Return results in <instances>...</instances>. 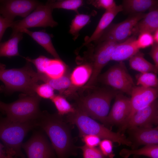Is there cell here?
<instances>
[{"mask_svg": "<svg viewBox=\"0 0 158 158\" xmlns=\"http://www.w3.org/2000/svg\"><path fill=\"white\" fill-rule=\"evenodd\" d=\"M37 124L49 137L57 158H67L75 154V147L69 129L61 116L41 112Z\"/></svg>", "mask_w": 158, "mask_h": 158, "instance_id": "1", "label": "cell"}, {"mask_svg": "<svg viewBox=\"0 0 158 158\" xmlns=\"http://www.w3.org/2000/svg\"><path fill=\"white\" fill-rule=\"evenodd\" d=\"M0 80L4 84L0 88L1 92L9 94L20 92L29 95H36L35 89L39 81L37 73L27 61L21 68L0 69Z\"/></svg>", "mask_w": 158, "mask_h": 158, "instance_id": "2", "label": "cell"}, {"mask_svg": "<svg viewBox=\"0 0 158 158\" xmlns=\"http://www.w3.org/2000/svg\"><path fill=\"white\" fill-rule=\"evenodd\" d=\"M37 126V120L20 122L10 120L0 114V140L6 153L25 158L21 150L23 140L27 133Z\"/></svg>", "mask_w": 158, "mask_h": 158, "instance_id": "3", "label": "cell"}, {"mask_svg": "<svg viewBox=\"0 0 158 158\" xmlns=\"http://www.w3.org/2000/svg\"><path fill=\"white\" fill-rule=\"evenodd\" d=\"M120 92L108 86L97 88L81 98L76 108L92 118L106 124L111 101Z\"/></svg>", "mask_w": 158, "mask_h": 158, "instance_id": "4", "label": "cell"}, {"mask_svg": "<svg viewBox=\"0 0 158 158\" xmlns=\"http://www.w3.org/2000/svg\"><path fill=\"white\" fill-rule=\"evenodd\" d=\"M67 121L75 125L79 131L80 135H87L97 136L100 138L110 140L119 145L131 146L132 142L119 133L112 131L98 123L84 112L76 108L75 111L68 114Z\"/></svg>", "mask_w": 158, "mask_h": 158, "instance_id": "5", "label": "cell"}, {"mask_svg": "<svg viewBox=\"0 0 158 158\" xmlns=\"http://www.w3.org/2000/svg\"><path fill=\"white\" fill-rule=\"evenodd\" d=\"M41 98L37 95H29L23 93L19 99L10 103L2 102L3 114L12 121L24 122L36 120L40 116L39 105Z\"/></svg>", "mask_w": 158, "mask_h": 158, "instance_id": "6", "label": "cell"}, {"mask_svg": "<svg viewBox=\"0 0 158 158\" xmlns=\"http://www.w3.org/2000/svg\"><path fill=\"white\" fill-rule=\"evenodd\" d=\"M98 80L107 86L130 96L135 86L123 62H119L110 67L99 76Z\"/></svg>", "mask_w": 158, "mask_h": 158, "instance_id": "7", "label": "cell"}, {"mask_svg": "<svg viewBox=\"0 0 158 158\" xmlns=\"http://www.w3.org/2000/svg\"><path fill=\"white\" fill-rule=\"evenodd\" d=\"M53 10L49 1L45 4L40 3L32 12L23 19L13 21L11 27L12 34L19 32L22 28L56 27L58 23L52 17Z\"/></svg>", "mask_w": 158, "mask_h": 158, "instance_id": "8", "label": "cell"}, {"mask_svg": "<svg viewBox=\"0 0 158 158\" xmlns=\"http://www.w3.org/2000/svg\"><path fill=\"white\" fill-rule=\"evenodd\" d=\"M97 43L98 45L91 56L92 73L88 82L82 88L84 90L94 88L102 68L111 61L113 53L118 44L110 40Z\"/></svg>", "mask_w": 158, "mask_h": 158, "instance_id": "9", "label": "cell"}, {"mask_svg": "<svg viewBox=\"0 0 158 158\" xmlns=\"http://www.w3.org/2000/svg\"><path fill=\"white\" fill-rule=\"evenodd\" d=\"M146 14L142 13L130 15L123 21L110 25L100 38L95 42L98 43L107 40H111L118 43L124 42L132 35L134 26Z\"/></svg>", "mask_w": 158, "mask_h": 158, "instance_id": "10", "label": "cell"}, {"mask_svg": "<svg viewBox=\"0 0 158 158\" xmlns=\"http://www.w3.org/2000/svg\"><path fill=\"white\" fill-rule=\"evenodd\" d=\"M40 3L35 0H0V14L13 22L16 16L26 17Z\"/></svg>", "mask_w": 158, "mask_h": 158, "instance_id": "11", "label": "cell"}, {"mask_svg": "<svg viewBox=\"0 0 158 158\" xmlns=\"http://www.w3.org/2000/svg\"><path fill=\"white\" fill-rule=\"evenodd\" d=\"M22 147L28 158H55L54 150L45 136L40 132H35Z\"/></svg>", "mask_w": 158, "mask_h": 158, "instance_id": "12", "label": "cell"}, {"mask_svg": "<svg viewBox=\"0 0 158 158\" xmlns=\"http://www.w3.org/2000/svg\"><path fill=\"white\" fill-rule=\"evenodd\" d=\"M24 58L34 65L37 73L50 78H60L68 72L67 66L60 59H51L43 55L34 59L29 57Z\"/></svg>", "mask_w": 158, "mask_h": 158, "instance_id": "13", "label": "cell"}, {"mask_svg": "<svg viewBox=\"0 0 158 158\" xmlns=\"http://www.w3.org/2000/svg\"><path fill=\"white\" fill-rule=\"evenodd\" d=\"M130 96V113L125 122L121 128L124 126L131 117L137 111L147 106L157 99L158 96V88L135 86Z\"/></svg>", "mask_w": 158, "mask_h": 158, "instance_id": "14", "label": "cell"}, {"mask_svg": "<svg viewBox=\"0 0 158 158\" xmlns=\"http://www.w3.org/2000/svg\"><path fill=\"white\" fill-rule=\"evenodd\" d=\"M158 122V102L157 99L146 107L135 112L126 124L121 128L120 131L128 128L140 127H152Z\"/></svg>", "mask_w": 158, "mask_h": 158, "instance_id": "15", "label": "cell"}, {"mask_svg": "<svg viewBox=\"0 0 158 158\" xmlns=\"http://www.w3.org/2000/svg\"><path fill=\"white\" fill-rule=\"evenodd\" d=\"M112 107L106 120V124L123 125L130 114V98L122 92L117 94Z\"/></svg>", "mask_w": 158, "mask_h": 158, "instance_id": "16", "label": "cell"}, {"mask_svg": "<svg viewBox=\"0 0 158 158\" xmlns=\"http://www.w3.org/2000/svg\"><path fill=\"white\" fill-rule=\"evenodd\" d=\"M92 71L91 63H84L76 66L70 74L71 86L63 94L66 97L69 96L79 88L83 87L89 80Z\"/></svg>", "mask_w": 158, "mask_h": 158, "instance_id": "17", "label": "cell"}, {"mask_svg": "<svg viewBox=\"0 0 158 158\" xmlns=\"http://www.w3.org/2000/svg\"><path fill=\"white\" fill-rule=\"evenodd\" d=\"M122 10L121 5H116L113 9L106 10L101 17L92 34L86 40L81 47L87 46L92 42H96L98 40L110 25L116 15Z\"/></svg>", "mask_w": 158, "mask_h": 158, "instance_id": "18", "label": "cell"}, {"mask_svg": "<svg viewBox=\"0 0 158 158\" xmlns=\"http://www.w3.org/2000/svg\"><path fill=\"white\" fill-rule=\"evenodd\" d=\"M137 37L131 35L124 42L118 43L113 53L111 60L123 62L129 59L139 51L136 40Z\"/></svg>", "mask_w": 158, "mask_h": 158, "instance_id": "19", "label": "cell"}, {"mask_svg": "<svg viewBox=\"0 0 158 158\" xmlns=\"http://www.w3.org/2000/svg\"><path fill=\"white\" fill-rule=\"evenodd\" d=\"M130 133L138 145H158V128L135 127L129 129Z\"/></svg>", "mask_w": 158, "mask_h": 158, "instance_id": "20", "label": "cell"}, {"mask_svg": "<svg viewBox=\"0 0 158 158\" xmlns=\"http://www.w3.org/2000/svg\"><path fill=\"white\" fill-rule=\"evenodd\" d=\"M158 29V10L157 8L149 11V13L137 23L133 28L132 35L137 37L143 32L152 34Z\"/></svg>", "mask_w": 158, "mask_h": 158, "instance_id": "21", "label": "cell"}, {"mask_svg": "<svg viewBox=\"0 0 158 158\" xmlns=\"http://www.w3.org/2000/svg\"><path fill=\"white\" fill-rule=\"evenodd\" d=\"M158 3V0H124L121 5L122 11L130 15L157 8Z\"/></svg>", "mask_w": 158, "mask_h": 158, "instance_id": "22", "label": "cell"}, {"mask_svg": "<svg viewBox=\"0 0 158 158\" xmlns=\"http://www.w3.org/2000/svg\"><path fill=\"white\" fill-rule=\"evenodd\" d=\"M19 32L28 35L54 58L60 59L53 46L51 36L47 32L43 31H32L26 28H22Z\"/></svg>", "mask_w": 158, "mask_h": 158, "instance_id": "23", "label": "cell"}, {"mask_svg": "<svg viewBox=\"0 0 158 158\" xmlns=\"http://www.w3.org/2000/svg\"><path fill=\"white\" fill-rule=\"evenodd\" d=\"M23 38V33L18 32L11 34L7 41L0 43V57L19 56L18 44Z\"/></svg>", "mask_w": 158, "mask_h": 158, "instance_id": "24", "label": "cell"}, {"mask_svg": "<svg viewBox=\"0 0 158 158\" xmlns=\"http://www.w3.org/2000/svg\"><path fill=\"white\" fill-rule=\"evenodd\" d=\"M38 79L44 83H47L51 86L54 90H56L62 95L70 87L71 81L70 74L68 72L61 77L57 78H51L45 75L37 73Z\"/></svg>", "mask_w": 158, "mask_h": 158, "instance_id": "25", "label": "cell"}, {"mask_svg": "<svg viewBox=\"0 0 158 158\" xmlns=\"http://www.w3.org/2000/svg\"><path fill=\"white\" fill-rule=\"evenodd\" d=\"M143 53L139 51L129 59L131 68L140 73L152 72L156 74L158 70L154 65L146 60Z\"/></svg>", "mask_w": 158, "mask_h": 158, "instance_id": "26", "label": "cell"}, {"mask_svg": "<svg viewBox=\"0 0 158 158\" xmlns=\"http://www.w3.org/2000/svg\"><path fill=\"white\" fill-rule=\"evenodd\" d=\"M119 154L123 158H128L132 155H142L151 158H158V145H145L143 147L137 150H130L123 149L121 150Z\"/></svg>", "mask_w": 158, "mask_h": 158, "instance_id": "27", "label": "cell"}, {"mask_svg": "<svg viewBox=\"0 0 158 158\" xmlns=\"http://www.w3.org/2000/svg\"><path fill=\"white\" fill-rule=\"evenodd\" d=\"M91 15L78 13L72 20L70 25L69 32L73 36L74 40L79 35L80 30L89 22Z\"/></svg>", "mask_w": 158, "mask_h": 158, "instance_id": "28", "label": "cell"}, {"mask_svg": "<svg viewBox=\"0 0 158 158\" xmlns=\"http://www.w3.org/2000/svg\"><path fill=\"white\" fill-rule=\"evenodd\" d=\"M51 100L57 109L58 114L61 116L75 111V109L62 95H55Z\"/></svg>", "mask_w": 158, "mask_h": 158, "instance_id": "29", "label": "cell"}, {"mask_svg": "<svg viewBox=\"0 0 158 158\" xmlns=\"http://www.w3.org/2000/svg\"><path fill=\"white\" fill-rule=\"evenodd\" d=\"M138 86L146 88L158 87V79L156 74L152 72L140 73L136 76Z\"/></svg>", "mask_w": 158, "mask_h": 158, "instance_id": "30", "label": "cell"}, {"mask_svg": "<svg viewBox=\"0 0 158 158\" xmlns=\"http://www.w3.org/2000/svg\"><path fill=\"white\" fill-rule=\"evenodd\" d=\"M51 8L63 9L72 10L78 13V9L83 4L82 0L48 1Z\"/></svg>", "mask_w": 158, "mask_h": 158, "instance_id": "31", "label": "cell"}, {"mask_svg": "<svg viewBox=\"0 0 158 158\" xmlns=\"http://www.w3.org/2000/svg\"><path fill=\"white\" fill-rule=\"evenodd\" d=\"M35 92L41 98L50 99L55 95L54 89L49 85L45 83L38 84L35 89Z\"/></svg>", "mask_w": 158, "mask_h": 158, "instance_id": "32", "label": "cell"}, {"mask_svg": "<svg viewBox=\"0 0 158 158\" xmlns=\"http://www.w3.org/2000/svg\"><path fill=\"white\" fill-rule=\"evenodd\" d=\"M136 42L139 49L152 46L154 43L152 35L148 32L141 33L136 38Z\"/></svg>", "mask_w": 158, "mask_h": 158, "instance_id": "33", "label": "cell"}, {"mask_svg": "<svg viewBox=\"0 0 158 158\" xmlns=\"http://www.w3.org/2000/svg\"><path fill=\"white\" fill-rule=\"evenodd\" d=\"M82 151L83 158H109L104 155L100 150L86 145L79 147Z\"/></svg>", "mask_w": 158, "mask_h": 158, "instance_id": "34", "label": "cell"}, {"mask_svg": "<svg viewBox=\"0 0 158 158\" xmlns=\"http://www.w3.org/2000/svg\"><path fill=\"white\" fill-rule=\"evenodd\" d=\"M88 3L98 8H102L106 10L111 9L117 5L113 0H89Z\"/></svg>", "mask_w": 158, "mask_h": 158, "instance_id": "35", "label": "cell"}, {"mask_svg": "<svg viewBox=\"0 0 158 158\" xmlns=\"http://www.w3.org/2000/svg\"><path fill=\"white\" fill-rule=\"evenodd\" d=\"M100 150L103 154L109 158H113L114 154L113 151L112 142L104 139L100 141L99 144Z\"/></svg>", "mask_w": 158, "mask_h": 158, "instance_id": "36", "label": "cell"}, {"mask_svg": "<svg viewBox=\"0 0 158 158\" xmlns=\"http://www.w3.org/2000/svg\"><path fill=\"white\" fill-rule=\"evenodd\" d=\"M82 137L85 145L90 147H95L99 145L101 141L100 138L96 135H87Z\"/></svg>", "mask_w": 158, "mask_h": 158, "instance_id": "37", "label": "cell"}, {"mask_svg": "<svg viewBox=\"0 0 158 158\" xmlns=\"http://www.w3.org/2000/svg\"><path fill=\"white\" fill-rule=\"evenodd\" d=\"M13 22L4 18L0 14V43L5 31L8 28L11 27Z\"/></svg>", "mask_w": 158, "mask_h": 158, "instance_id": "38", "label": "cell"}, {"mask_svg": "<svg viewBox=\"0 0 158 158\" xmlns=\"http://www.w3.org/2000/svg\"><path fill=\"white\" fill-rule=\"evenodd\" d=\"M151 46L149 54L154 61V65L158 70V44L154 43Z\"/></svg>", "mask_w": 158, "mask_h": 158, "instance_id": "39", "label": "cell"}, {"mask_svg": "<svg viewBox=\"0 0 158 158\" xmlns=\"http://www.w3.org/2000/svg\"><path fill=\"white\" fill-rule=\"evenodd\" d=\"M6 153L4 146L3 144L0 142V158H6Z\"/></svg>", "mask_w": 158, "mask_h": 158, "instance_id": "40", "label": "cell"}, {"mask_svg": "<svg viewBox=\"0 0 158 158\" xmlns=\"http://www.w3.org/2000/svg\"><path fill=\"white\" fill-rule=\"evenodd\" d=\"M152 35L154 43L158 44V29L156 30Z\"/></svg>", "mask_w": 158, "mask_h": 158, "instance_id": "41", "label": "cell"}, {"mask_svg": "<svg viewBox=\"0 0 158 158\" xmlns=\"http://www.w3.org/2000/svg\"><path fill=\"white\" fill-rule=\"evenodd\" d=\"M6 66L5 64L0 63V69H5Z\"/></svg>", "mask_w": 158, "mask_h": 158, "instance_id": "42", "label": "cell"}, {"mask_svg": "<svg viewBox=\"0 0 158 158\" xmlns=\"http://www.w3.org/2000/svg\"><path fill=\"white\" fill-rule=\"evenodd\" d=\"M7 155L6 158H17L16 157H13V156L9 153H7Z\"/></svg>", "mask_w": 158, "mask_h": 158, "instance_id": "43", "label": "cell"}, {"mask_svg": "<svg viewBox=\"0 0 158 158\" xmlns=\"http://www.w3.org/2000/svg\"><path fill=\"white\" fill-rule=\"evenodd\" d=\"M2 102L0 101V112L3 114V112L2 107Z\"/></svg>", "mask_w": 158, "mask_h": 158, "instance_id": "44", "label": "cell"}, {"mask_svg": "<svg viewBox=\"0 0 158 158\" xmlns=\"http://www.w3.org/2000/svg\"><path fill=\"white\" fill-rule=\"evenodd\" d=\"M135 158H136V157H135Z\"/></svg>", "mask_w": 158, "mask_h": 158, "instance_id": "45", "label": "cell"}]
</instances>
